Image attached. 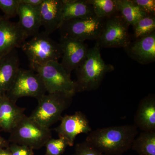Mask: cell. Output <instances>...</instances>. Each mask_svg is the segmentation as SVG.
<instances>
[{
    "mask_svg": "<svg viewBox=\"0 0 155 155\" xmlns=\"http://www.w3.org/2000/svg\"><path fill=\"white\" fill-rule=\"evenodd\" d=\"M92 6L95 16L106 19L118 14L116 0H87Z\"/></svg>",
    "mask_w": 155,
    "mask_h": 155,
    "instance_id": "cell-22",
    "label": "cell"
},
{
    "mask_svg": "<svg viewBox=\"0 0 155 155\" xmlns=\"http://www.w3.org/2000/svg\"><path fill=\"white\" fill-rule=\"evenodd\" d=\"M27 38L18 22L0 16V58L21 47Z\"/></svg>",
    "mask_w": 155,
    "mask_h": 155,
    "instance_id": "cell-12",
    "label": "cell"
},
{
    "mask_svg": "<svg viewBox=\"0 0 155 155\" xmlns=\"http://www.w3.org/2000/svg\"><path fill=\"white\" fill-rule=\"evenodd\" d=\"M9 143V141L6 140L0 134V149L8 147L10 145Z\"/></svg>",
    "mask_w": 155,
    "mask_h": 155,
    "instance_id": "cell-30",
    "label": "cell"
},
{
    "mask_svg": "<svg viewBox=\"0 0 155 155\" xmlns=\"http://www.w3.org/2000/svg\"><path fill=\"white\" fill-rule=\"evenodd\" d=\"M72 155H105L85 141L76 145L75 152Z\"/></svg>",
    "mask_w": 155,
    "mask_h": 155,
    "instance_id": "cell-26",
    "label": "cell"
},
{
    "mask_svg": "<svg viewBox=\"0 0 155 155\" xmlns=\"http://www.w3.org/2000/svg\"><path fill=\"white\" fill-rule=\"evenodd\" d=\"M62 0H44L39 7L41 26L50 35L62 25Z\"/></svg>",
    "mask_w": 155,
    "mask_h": 155,
    "instance_id": "cell-15",
    "label": "cell"
},
{
    "mask_svg": "<svg viewBox=\"0 0 155 155\" xmlns=\"http://www.w3.org/2000/svg\"><path fill=\"white\" fill-rule=\"evenodd\" d=\"M46 90L39 75L31 69H19L16 79L6 95L16 103L23 97H31L38 100L45 94Z\"/></svg>",
    "mask_w": 155,
    "mask_h": 155,
    "instance_id": "cell-8",
    "label": "cell"
},
{
    "mask_svg": "<svg viewBox=\"0 0 155 155\" xmlns=\"http://www.w3.org/2000/svg\"><path fill=\"white\" fill-rule=\"evenodd\" d=\"M49 35L43 31L21 46L28 58L30 69L34 71L51 61H58L62 57L61 45Z\"/></svg>",
    "mask_w": 155,
    "mask_h": 155,
    "instance_id": "cell-3",
    "label": "cell"
},
{
    "mask_svg": "<svg viewBox=\"0 0 155 155\" xmlns=\"http://www.w3.org/2000/svg\"><path fill=\"white\" fill-rule=\"evenodd\" d=\"M0 155H11L9 147L0 149Z\"/></svg>",
    "mask_w": 155,
    "mask_h": 155,
    "instance_id": "cell-31",
    "label": "cell"
},
{
    "mask_svg": "<svg viewBox=\"0 0 155 155\" xmlns=\"http://www.w3.org/2000/svg\"><path fill=\"white\" fill-rule=\"evenodd\" d=\"M134 125L142 131H155V96L150 94L140 101L134 117Z\"/></svg>",
    "mask_w": 155,
    "mask_h": 155,
    "instance_id": "cell-17",
    "label": "cell"
},
{
    "mask_svg": "<svg viewBox=\"0 0 155 155\" xmlns=\"http://www.w3.org/2000/svg\"><path fill=\"white\" fill-rule=\"evenodd\" d=\"M116 2L118 14L129 25L133 26L147 15L132 0H116Z\"/></svg>",
    "mask_w": 155,
    "mask_h": 155,
    "instance_id": "cell-20",
    "label": "cell"
},
{
    "mask_svg": "<svg viewBox=\"0 0 155 155\" xmlns=\"http://www.w3.org/2000/svg\"><path fill=\"white\" fill-rule=\"evenodd\" d=\"M25 108L20 107L5 94L0 99V130L10 132L25 116Z\"/></svg>",
    "mask_w": 155,
    "mask_h": 155,
    "instance_id": "cell-16",
    "label": "cell"
},
{
    "mask_svg": "<svg viewBox=\"0 0 155 155\" xmlns=\"http://www.w3.org/2000/svg\"><path fill=\"white\" fill-rule=\"evenodd\" d=\"M130 25L119 14L106 19L96 44L100 48H125L131 42Z\"/></svg>",
    "mask_w": 155,
    "mask_h": 155,
    "instance_id": "cell-9",
    "label": "cell"
},
{
    "mask_svg": "<svg viewBox=\"0 0 155 155\" xmlns=\"http://www.w3.org/2000/svg\"><path fill=\"white\" fill-rule=\"evenodd\" d=\"M51 138L49 128L44 127L25 115L10 132L9 141L38 150L45 146Z\"/></svg>",
    "mask_w": 155,
    "mask_h": 155,
    "instance_id": "cell-5",
    "label": "cell"
},
{
    "mask_svg": "<svg viewBox=\"0 0 155 155\" xmlns=\"http://www.w3.org/2000/svg\"><path fill=\"white\" fill-rule=\"evenodd\" d=\"M3 94H2L0 93V99H1V97H2V95Z\"/></svg>",
    "mask_w": 155,
    "mask_h": 155,
    "instance_id": "cell-32",
    "label": "cell"
},
{
    "mask_svg": "<svg viewBox=\"0 0 155 155\" xmlns=\"http://www.w3.org/2000/svg\"><path fill=\"white\" fill-rule=\"evenodd\" d=\"M39 7V6H30L20 2L17 13L19 21L17 22L28 38L35 36L39 33V31L41 25Z\"/></svg>",
    "mask_w": 155,
    "mask_h": 155,
    "instance_id": "cell-18",
    "label": "cell"
},
{
    "mask_svg": "<svg viewBox=\"0 0 155 155\" xmlns=\"http://www.w3.org/2000/svg\"><path fill=\"white\" fill-rule=\"evenodd\" d=\"M73 96L62 92L44 95L37 100L38 104L29 117L50 128L61 120L63 112L71 105Z\"/></svg>",
    "mask_w": 155,
    "mask_h": 155,
    "instance_id": "cell-4",
    "label": "cell"
},
{
    "mask_svg": "<svg viewBox=\"0 0 155 155\" xmlns=\"http://www.w3.org/2000/svg\"></svg>",
    "mask_w": 155,
    "mask_h": 155,
    "instance_id": "cell-33",
    "label": "cell"
},
{
    "mask_svg": "<svg viewBox=\"0 0 155 155\" xmlns=\"http://www.w3.org/2000/svg\"><path fill=\"white\" fill-rule=\"evenodd\" d=\"M105 20L94 16L65 21L59 29L61 37L83 42L97 40L101 33Z\"/></svg>",
    "mask_w": 155,
    "mask_h": 155,
    "instance_id": "cell-7",
    "label": "cell"
},
{
    "mask_svg": "<svg viewBox=\"0 0 155 155\" xmlns=\"http://www.w3.org/2000/svg\"><path fill=\"white\" fill-rule=\"evenodd\" d=\"M130 58L141 64H148L155 61V31L136 39L124 48Z\"/></svg>",
    "mask_w": 155,
    "mask_h": 155,
    "instance_id": "cell-13",
    "label": "cell"
},
{
    "mask_svg": "<svg viewBox=\"0 0 155 155\" xmlns=\"http://www.w3.org/2000/svg\"><path fill=\"white\" fill-rule=\"evenodd\" d=\"M134 38L137 39L155 31V15H146L133 26Z\"/></svg>",
    "mask_w": 155,
    "mask_h": 155,
    "instance_id": "cell-23",
    "label": "cell"
},
{
    "mask_svg": "<svg viewBox=\"0 0 155 155\" xmlns=\"http://www.w3.org/2000/svg\"><path fill=\"white\" fill-rule=\"evenodd\" d=\"M131 149L138 155H155V131H142L134 139Z\"/></svg>",
    "mask_w": 155,
    "mask_h": 155,
    "instance_id": "cell-21",
    "label": "cell"
},
{
    "mask_svg": "<svg viewBox=\"0 0 155 155\" xmlns=\"http://www.w3.org/2000/svg\"><path fill=\"white\" fill-rule=\"evenodd\" d=\"M62 67L68 74L76 70L86 59L88 48L84 42L68 38L61 37Z\"/></svg>",
    "mask_w": 155,
    "mask_h": 155,
    "instance_id": "cell-11",
    "label": "cell"
},
{
    "mask_svg": "<svg viewBox=\"0 0 155 155\" xmlns=\"http://www.w3.org/2000/svg\"><path fill=\"white\" fill-rule=\"evenodd\" d=\"M19 66L17 49L0 58V93L6 94L11 88L20 69Z\"/></svg>",
    "mask_w": 155,
    "mask_h": 155,
    "instance_id": "cell-14",
    "label": "cell"
},
{
    "mask_svg": "<svg viewBox=\"0 0 155 155\" xmlns=\"http://www.w3.org/2000/svg\"><path fill=\"white\" fill-rule=\"evenodd\" d=\"M137 134L134 125L102 127L92 130L85 141L105 155H122L131 149Z\"/></svg>",
    "mask_w": 155,
    "mask_h": 155,
    "instance_id": "cell-1",
    "label": "cell"
},
{
    "mask_svg": "<svg viewBox=\"0 0 155 155\" xmlns=\"http://www.w3.org/2000/svg\"><path fill=\"white\" fill-rule=\"evenodd\" d=\"M62 2L63 23L70 19L95 16L92 6L87 0H62Z\"/></svg>",
    "mask_w": 155,
    "mask_h": 155,
    "instance_id": "cell-19",
    "label": "cell"
},
{
    "mask_svg": "<svg viewBox=\"0 0 155 155\" xmlns=\"http://www.w3.org/2000/svg\"><path fill=\"white\" fill-rule=\"evenodd\" d=\"M61 123L55 130L59 138L68 146L74 145L76 137L81 134H89L92 131L89 122L82 112L77 111L72 115H66L61 118Z\"/></svg>",
    "mask_w": 155,
    "mask_h": 155,
    "instance_id": "cell-10",
    "label": "cell"
},
{
    "mask_svg": "<svg viewBox=\"0 0 155 155\" xmlns=\"http://www.w3.org/2000/svg\"><path fill=\"white\" fill-rule=\"evenodd\" d=\"M45 146L46 148L45 155H61L68 145L62 139L51 138Z\"/></svg>",
    "mask_w": 155,
    "mask_h": 155,
    "instance_id": "cell-24",
    "label": "cell"
},
{
    "mask_svg": "<svg viewBox=\"0 0 155 155\" xmlns=\"http://www.w3.org/2000/svg\"><path fill=\"white\" fill-rule=\"evenodd\" d=\"M19 0H0V9L8 19L17 16Z\"/></svg>",
    "mask_w": 155,
    "mask_h": 155,
    "instance_id": "cell-25",
    "label": "cell"
},
{
    "mask_svg": "<svg viewBox=\"0 0 155 155\" xmlns=\"http://www.w3.org/2000/svg\"><path fill=\"white\" fill-rule=\"evenodd\" d=\"M100 50L101 48L96 44L88 49L85 61L75 70L76 93L97 89L106 74L114 70L113 65L107 64L104 61Z\"/></svg>",
    "mask_w": 155,
    "mask_h": 155,
    "instance_id": "cell-2",
    "label": "cell"
},
{
    "mask_svg": "<svg viewBox=\"0 0 155 155\" xmlns=\"http://www.w3.org/2000/svg\"><path fill=\"white\" fill-rule=\"evenodd\" d=\"M41 78L48 93L62 92L74 95L75 81L58 61H51L35 71Z\"/></svg>",
    "mask_w": 155,
    "mask_h": 155,
    "instance_id": "cell-6",
    "label": "cell"
},
{
    "mask_svg": "<svg viewBox=\"0 0 155 155\" xmlns=\"http://www.w3.org/2000/svg\"><path fill=\"white\" fill-rule=\"evenodd\" d=\"M8 147L11 155H34L33 150L25 146L11 143Z\"/></svg>",
    "mask_w": 155,
    "mask_h": 155,
    "instance_id": "cell-28",
    "label": "cell"
},
{
    "mask_svg": "<svg viewBox=\"0 0 155 155\" xmlns=\"http://www.w3.org/2000/svg\"><path fill=\"white\" fill-rule=\"evenodd\" d=\"M21 2L29 5L37 7L41 5L44 0H19Z\"/></svg>",
    "mask_w": 155,
    "mask_h": 155,
    "instance_id": "cell-29",
    "label": "cell"
},
{
    "mask_svg": "<svg viewBox=\"0 0 155 155\" xmlns=\"http://www.w3.org/2000/svg\"><path fill=\"white\" fill-rule=\"evenodd\" d=\"M147 15H155V0H132Z\"/></svg>",
    "mask_w": 155,
    "mask_h": 155,
    "instance_id": "cell-27",
    "label": "cell"
}]
</instances>
